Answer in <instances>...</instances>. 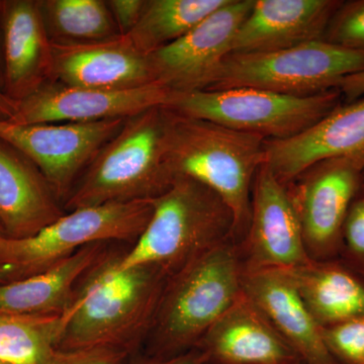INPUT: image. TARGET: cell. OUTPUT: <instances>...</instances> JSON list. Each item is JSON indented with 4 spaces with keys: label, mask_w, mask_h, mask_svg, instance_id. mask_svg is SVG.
Returning <instances> with one entry per match:
<instances>
[{
    "label": "cell",
    "mask_w": 364,
    "mask_h": 364,
    "mask_svg": "<svg viewBox=\"0 0 364 364\" xmlns=\"http://www.w3.org/2000/svg\"><path fill=\"white\" fill-rule=\"evenodd\" d=\"M107 253L81 279L65 315L58 350L114 348L133 354L146 341L168 274L153 264L117 270Z\"/></svg>",
    "instance_id": "obj_1"
},
{
    "label": "cell",
    "mask_w": 364,
    "mask_h": 364,
    "mask_svg": "<svg viewBox=\"0 0 364 364\" xmlns=\"http://www.w3.org/2000/svg\"><path fill=\"white\" fill-rule=\"evenodd\" d=\"M243 273L231 238L169 275L146 338V354L169 358L196 349L243 291Z\"/></svg>",
    "instance_id": "obj_2"
},
{
    "label": "cell",
    "mask_w": 364,
    "mask_h": 364,
    "mask_svg": "<svg viewBox=\"0 0 364 364\" xmlns=\"http://www.w3.org/2000/svg\"><path fill=\"white\" fill-rule=\"evenodd\" d=\"M265 141L260 136L170 109L166 146L169 168L174 178L188 177L222 198L233 215L237 244L247 232L253 181L264 163Z\"/></svg>",
    "instance_id": "obj_3"
},
{
    "label": "cell",
    "mask_w": 364,
    "mask_h": 364,
    "mask_svg": "<svg viewBox=\"0 0 364 364\" xmlns=\"http://www.w3.org/2000/svg\"><path fill=\"white\" fill-rule=\"evenodd\" d=\"M170 109L155 107L124 119L79 179L64 210L155 200L173 183L166 158Z\"/></svg>",
    "instance_id": "obj_4"
},
{
    "label": "cell",
    "mask_w": 364,
    "mask_h": 364,
    "mask_svg": "<svg viewBox=\"0 0 364 364\" xmlns=\"http://www.w3.org/2000/svg\"><path fill=\"white\" fill-rule=\"evenodd\" d=\"M153 207L145 231L131 250L122 254L117 270L153 264L169 277L208 249L233 239V215L226 203L188 177H176L153 200Z\"/></svg>",
    "instance_id": "obj_5"
},
{
    "label": "cell",
    "mask_w": 364,
    "mask_h": 364,
    "mask_svg": "<svg viewBox=\"0 0 364 364\" xmlns=\"http://www.w3.org/2000/svg\"><path fill=\"white\" fill-rule=\"evenodd\" d=\"M342 104L343 97L337 88L311 97H294L240 87L181 93L167 107L182 116L280 141L301 135Z\"/></svg>",
    "instance_id": "obj_6"
},
{
    "label": "cell",
    "mask_w": 364,
    "mask_h": 364,
    "mask_svg": "<svg viewBox=\"0 0 364 364\" xmlns=\"http://www.w3.org/2000/svg\"><path fill=\"white\" fill-rule=\"evenodd\" d=\"M364 71V52L313 41L279 51L230 53L205 90L250 87L294 97L335 90Z\"/></svg>",
    "instance_id": "obj_7"
},
{
    "label": "cell",
    "mask_w": 364,
    "mask_h": 364,
    "mask_svg": "<svg viewBox=\"0 0 364 364\" xmlns=\"http://www.w3.org/2000/svg\"><path fill=\"white\" fill-rule=\"evenodd\" d=\"M153 208V200L76 208L28 238L0 237V263L13 268L18 280L45 272L91 244L136 243Z\"/></svg>",
    "instance_id": "obj_8"
},
{
    "label": "cell",
    "mask_w": 364,
    "mask_h": 364,
    "mask_svg": "<svg viewBox=\"0 0 364 364\" xmlns=\"http://www.w3.org/2000/svg\"><path fill=\"white\" fill-rule=\"evenodd\" d=\"M364 182V157L328 158L287 184L309 257L339 258L342 231L354 196Z\"/></svg>",
    "instance_id": "obj_9"
},
{
    "label": "cell",
    "mask_w": 364,
    "mask_h": 364,
    "mask_svg": "<svg viewBox=\"0 0 364 364\" xmlns=\"http://www.w3.org/2000/svg\"><path fill=\"white\" fill-rule=\"evenodd\" d=\"M124 122L16 124L0 119V138L30 158L60 202H66L91 161Z\"/></svg>",
    "instance_id": "obj_10"
},
{
    "label": "cell",
    "mask_w": 364,
    "mask_h": 364,
    "mask_svg": "<svg viewBox=\"0 0 364 364\" xmlns=\"http://www.w3.org/2000/svg\"><path fill=\"white\" fill-rule=\"evenodd\" d=\"M253 4L254 0H228L181 39L150 54L155 82L176 95L207 90L232 52L235 36Z\"/></svg>",
    "instance_id": "obj_11"
},
{
    "label": "cell",
    "mask_w": 364,
    "mask_h": 364,
    "mask_svg": "<svg viewBox=\"0 0 364 364\" xmlns=\"http://www.w3.org/2000/svg\"><path fill=\"white\" fill-rule=\"evenodd\" d=\"M237 245L244 272L293 269L311 260L287 186L264 163L253 181L247 232Z\"/></svg>",
    "instance_id": "obj_12"
},
{
    "label": "cell",
    "mask_w": 364,
    "mask_h": 364,
    "mask_svg": "<svg viewBox=\"0 0 364 364\" xmlns=\"http://www.w3.org/2000/svg\"><path fill=\"white\" fill-rule=\"evenodd\" d=\"M176 93L159 83L132 90L75 87L49 81L18 102L11 123H93L128 119L155 107H168Z\"/></svg>",
    "instance_id": "obj_13"
},
{
    "label": "cell",
    "mask_w": 364,
    "mask_h": 364,
    "mask_svg": "<svg viewBox=\"0 0 364 364\" xmlns=\"http://www.w3.org/2000/svg\"><path fill=\"white\" fill-rule=\"evenodd\" d=\"M341 156L364 157V98L343 102L301 135L265 141L264 164L284 186L314 163Z\"/></svg>",
    "instance_id": "obj_14"
},
{
    "label": "cell",
    "mask_w": 364,
    "mask_h": 364,
    "mask_svg": "<svg viewBox=\"0 0 364 364\" xmlns=\"http://www.w3.org/2000/svg\"><path fill=\"white\" fill-rule=\"evenodd\" d=\"M4 35V90L18 102L53 78L52 42L40 0H0Z\"/></svg>",
    "instance_id": "obj_15"
},
{
    "label": "cell",
    "mask_w": 364,
    "mask_h": 364,
    "mask_svg": "<svg viewBox=\"0 0 364 364\" xmlns=\"http://www.w3.org/2000/svg\"><path fill=\"white\" fill-rule=\"evenodd\" d=\"M52 81L61 85L123 90L155 82L149 57L124 36L91 44H52Z\"/></svg>",
    "instance_id": "obj_16"
},
{
    "label": "cell",
    "mask_w": 364,
    "mask_h": 364,
    "mask_svg": "<svg viewBox=\"0 0 364 364\" xmlns=\"http://www.w3.org/2000/svg\"><path fill=\"white\" fill-rule=\"evenodd\" d=\"M196 348L212 364H304L244 291Z\"/></svg>",
    "instance_id": "obj_17"
},
{
    "label": "cell",
    "mask_w": 364,
    "mask_h": 364,
    "mask_svg": "<svg viewBox=\"0 0 364 364\" xmlns=\"http://www.w3.org/2000/svg\"><path fill=\"white\" fill-rule=\"evenodd\" d=\"M342 0H254L231 53H268L323 39Z\"/></svg>",
    "instance_id": "obj_18"
},
{
    "label": "cell",
    "mask_w": 364,
    "mask_h": 364,
    "mask_svg": "<svg viewBox=\"0 0 364 364\" xmlns=\"http://www.w3.org/2000/svg\"><path fill=\"white\" fill-rule=\"evenodd\" d=\"M242 287L304 364H338L287 269L244 272Z\"/></svg>",
    "instance_id": "obj_19"
},
{
    "label": "cell",
    "mask_w": 364,
    "mask_h": 364,
    "mask_svg": "<svg viewBox=\"0 0 364 364\" xmlns=\"http://www.w3.org/2000/svg\"><path fill=\"white\" fill-rule=\"evenodd\" d=\"M35 163L0 138V227L4 236L25 239L65 214Z\"/></svg>",
    "instance_id": "obj_20"
},
{
    "label": "cell",
    "mask_w": 364,
    "mask_h": 364,
    "mask_svg": "<svg viewBox=\"0 0 364 364\" xmlns=\"http://www.w3.org/2000/svg\"><path fill=\"white\" fill-rule=\"evenodd\" d=\"M107 253L105 243L91 244L45 272L0 284V314L66 313L76 298L81 279Z\"/></svg>",
    "instance_id": "obj_21"
},
{
    "label": "cell",
    "mask_w": 364,
    "mask_h": 364,
    "mask_svg": "<svg viewBox=\"0 0 364 364\" xmlns=\"http://www.w3.org/2000/svg\"><path fill=\"white\" fill-rule=\"evenodd\" d=\"M287 270L321 327L364 317V277L339 258L311 259Z\"/></svg>",
    "instance_id": "obj_22"
},
{
    "label": "cell",
    "mask_w": 364,
    "mask_h": 364,
    "mask_svg": "<svg viewBox=\"0 0 364 364\" xmlns=\"http://www.w3.org/2000/svg\"><path fill=\"white\" fill-rule=\"evenodd\" d=\"M228 0H147L142 16L124 35L144 55L166 47L191 32Z\"/></svg>",
    "instance_id": "obj_23"
},
{
    "label": "cell",
    "mask_w": 364,
    "mask_h": 364,
    "mask_svg": "<svg viewBox=\"0 0 364 364\" xmlns=\"http://www.w3.org/2000/svg\"><path fill=\"white\" fill-rule=\"evenodd\" d=\"M52 44L85 45L119 37L107 0H40Z\"/></svg>",
    "instance_id": "obj_24"
},
{
    "label": "cell",
    "mask_w": 364,
    "mask_h": 364,
    "mask_svg": "<svg viewBox=\"0 0 364 364\" xmlns=\"http://www.w3.org/2000/svg\"><path fill=\"white\" fill-rule=\"evenodd\" d=\"M65 315L0 314V361L49 364L58 347Z\"/></svg>",
    "instance_id": "obj_25"
},
{
    "label": "cell",
    "mask_w": 364,
    "mask_h": 364,
    "mask_svg": "<svg viewBox=\"0 0 364 364\" xmlns=\"http://www.w3.org/2000/svg\"><path fill=\"white\" fill-rule=\"evenodd\" d=\"M323 41L364 52V0L342 1L326 28Z\"/></svg>",
    "instance_id": "obj_26"
},
{
    "label": "cell",
    "mask_w": 364,
    "mask_h": 364,
    "mask_svg": "<svg viewBox=\"0 0 364 364\" xmlns=\"http://www.w3.org/2000/svg\"><path fill=\"white\" fill-rule=\"evenodd\" d=\"M328 350L338 364H364V317L322 328Z\"/></svg>",
    "instance_id": "obj_27"
},
{
    "label": "cell",
    "mask_w": 364,
    "mask_h": 364,
    "mask_svg": "<svg viewBox=\"0 0 364 364\" xmlns=\"http://www.w3.org/2000/svg\"><path fill=\"white\" fill-rule=\"evenodd\" d=\"M339 259L364 277V182L345 219Z\"/></svg>",
    "instance_id": "obj_28"
},
{
    "label": "cell",
    "mask_w": 364,
    "mask_h": 364,
    "mask_svg": "<svg viewBox=\"0 0 364 364\" xmlns=\"http://www.w3.org/2000/svg\"><path fill=\"white\" fill-rule=\"evenodd\" d=\"M132 354L114 348H90L58 350L49 364H127Z\"/></svg>",
    "instance_id": "obj_29"
},
{
    "label": "cell",
    "mask_w": 364,
    "mask_h": 364,
    "mask_svg": "<svg viewBox=\"0 0 364 364\" xmlns=\"http://www.w3.org/2000/svg\"><path fill=\"white\" fill-rule=\"evenodd\" d=\"M147 0H107L122 36L130 33L139 20Z\"/></svg>",
    "instance_id": "obj_30"
},
{
    "label": "cell",
    "mask_w": 364,
    "mask_h": 364,
    "mask_svg": "<svg viewBox=\"0 0 364 364\" xmlns=\"http://www.w3.org/2000/svg\"><path fill=\"white\" fill-rule=\"evenodd\" d=\"M208 358L207 354L200 349L196 348L193 350L174 356V358H160L155 356L140 355L138 358L131 359L129 364H208Z\"/></svg>",
    "instance_id": "obj_31"
},
{
    "label": "cell",
    "mask_w": 364,
    "mask_h": 364,
    "mask_svg": "<svg viewBox=\"0 0 364 364\" xmlns=\"http://www.w3.org/2000/svg\"><path fill=\"white\" fill-rule=\"evenodd\" d=\"M337 90L343 97V102H352L364 98V71L352 74L340 81Z\"/></svg>",
    "instance_id": "obj_32"
},
{
    "label": "cell",
    "mask_w": 364,
    "mask_h": 364,
    "mask_svg": "<svg viewBox=\"0 0 364 364\" xmlns=\"http://www.w3.org/2000/svg\"><path fill=\"white\" fill-rule=\"evenodd\" d=\"M18 109V102L7 97L6 92L0 88V119L11 121Z\"/></svg>",
    "instance_id": "obj_33"
},
{
    "label": "cell",
    "mask_w": 364,
    "mask_h": 364,
    "mask_svg": "<svg viewBox=\"0 0 364 364\" xmlns=\"http://www.w3.org/2000/svg\"><path fill=\"white\" fill-rule=\"evenodd\" d=\"M16 280L13 268L0 263V284H6Z\"/></svg>",
    "instance_id": "obj_34"
},
{
    "label": "cell",
    "mask_w": 364,
    "mask_h": 364,
    "mask_svg": "<svg viewBox=\"0 0 364 364\" xmlns=\"http://www.w3.org/2000/svg\"><path fill=\"white\" fill-rule=\"evenodd\" d=\"M4 35H2L1 21H0V88H1L2 90H4Z\"/></svg>",
    "instance_id": "obj_35"
},
{
    "label": "cell",
    "mask_w": 364,
    "mask_h": 364,
    "mask_svg": "<svg viewBox=\"0 0 364 364\" xmlns=\"http://www.w3.org/2000/svg\"><path fill=\"white\" fill-rule=\"evenodd\" d=\"M4 236V231H2L1 227H0V237Z\"/></svg>",
    "instance_id": "obj_36"
},
{
    "label": "cell",
    "mask_w": 364,
    "mask_h": 364,
    "mask_svg": "<svg viewBox=\"0 0 364 364\" xmlns=\"http://www.w3.org/2000/svg\"><path fill=\"white\" fill-rule=\"evenodd\" d=\"M0 364H6V363H2V361H0Z\"/></svg>",
    "instance_id": "obj_37"
},
{
    "label": "cell",
    "mask_w": 364,
    "mask_h": 364,
    "mask_svg": "<svg viewBox=\"0 0 364 364\" xmlns=\"http://www.w3.org/2000/svg\"><path fill=\"white\" fill-rule=\"evenodd\" d=\"M208 364H212V363H208Z\"/></svg>",
    "instance_id": "obj_38"
}]
</instances>
